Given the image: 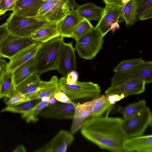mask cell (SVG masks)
Masks as SVG:
<instances>
[{
	"label": "cell",
	"mask_w": 152,
	"mask_h": 152,
	"mask_svg": "<svg viewBox=\"0 0 152 152\" xmlns=\"http://www.w3.org/2000/svg\"><path fill=\"white\" fill-rule=\"evenodd\" d=\"M123 119L102 116L88 118L81 127V132L100 148L113 152H124L127 138L122 129Z\"/></svg>",
	"instance_id": "1"
},
{
	"label": "cell",
	"mask_w": 152,
	"mask_h": 152,
	"mask_svg": "<svg viewBox=\"0 0 152 152\" xmlns=\"http://www.w3.org/2000/svg\"><path fill=\"white\" fill-rule=\"evenodd\" d=\"M64 39L60 36L42 44L34 57L35 73L55 70Z\"/></svg>",
	"instance_id": "2"
},
{
	"label": "cell",
	"mask_w": 152,
	"mask_h": 152,
	"mask_svg": "<svg viewBox=\"0 0 152 152\" xmlns=\"http://www.w3.org/2000/svg\"><path fill=\"white\" fill-rule=\"evenodd\" d=\"M61 90L72 101L93 99L100 96L99 86L91 82L78 81L72 84L66 83L63 77L59 79Z\"/></svg>",
	"instance_id": "3"
},
{
	"label": "cell",
	"mask_w": 152,
	"mask_h": 152,
	"mask_svg": "<svg viewBox=\"0 0 152 152\" xmlns=\"http://www.w3.org/2000/svg\"><path fill=\"white\" fill-rule=\"evenodd\" d=\"M47 21L39 20L35 17L18 16L12 12L6 22L10 34L29 37Z\"/></svg>",
	"instance_id": "4"
},
{
	"label": "cell",
	"mask_w": 152,
	"mask_h": 152,
	"mask_svg": "<svg viewBox=\"0 0 152 152\" xmlns=\"http://www.w3.org/2000/svg\"><path fill=\"white\" fill-rule=\"evenodd\" d=\"M103 37L98 29L94 27L76 41L75 50L80 58L91 60L102 48Z\"/></svg>",
	"instance_id": "5"
},
{
	"label": "cell",
	"mask_w": 152,
	"mask_h": 152,
	"mask_svg": "<svg viewBox=\"0 0 152 152\" xmlns=\"http://www.w3.org/2000/svg\"><path fill=\"white\" fill-rule=\"evenodd\" d=\"M152 115L147 107L142 111L130 117L123 118L121 126L126 138L143 134L148 126H151Z\"/></svg>",
	"instance_id": "6"
},
{
	"label": "cell",
	"mask_w": 152,
	"mask_h": 152,
	"mask_svg": "<svg viewBox=\"0 0 152 152\" xmlns=\"http://www.w3.org/2000/svg\"><path fill=\"white\" fill-rule=\"evenodd\" d=\"M71 10L67 0H44L35 18L40 20L57 23Z\"/></svg>",
	"instance_id": "7"
},
{
	"label": "cell",
	"mask_w": 152,
	"mask_h": 152,
	"mask_svg": "<svg viewBox=\"0 0 152 152\" xmlns=\"http://www.w3.org/2000/svg\"><path fill=\"white\" fill-rule=\"evenodd\" d=\"M140 80L149 84L152 82V62L145 61L130 69L115 72L111 79V86L131 80Z\"/></svg>",
	"instance_id": "8"
},
{
	"label": "cell",
	"mask_w": 152,
	"mask_h": 152,
	"mask_svg": "<svg viewBox=\"0 0 152 152\" xmlns=\"http://www.w3.org/2000/svg\"><path fill=\"white\" fill-rule=\"evenodd\" d=\"M36 42L31 37H24L10 34L0 45V55L10 59L18 53Z\"/></svg>",
	"instance_id": "9"
},
{
	"label": "cell",
	"mask_w": 152,
	"mask_h": 152,
	"mask_svg": "<svg viewBox=\"0 0 152 152\" xmlns=\"http://www.w3.org/2000/svg\"><path fill=\"white\" fill-rule=\"evenodd\" d=\"M77 103H65L58 101L48 105L39 113V117L58 120L72 119L76 106Z\"/></svg>",
	"instance_id": "10"
},
{
	"label": "cell",
	"mask_w": 152,
	"mask_h": 152,
	"mask_svg": "<svg viewBox=\"0 0 152 152\" xmlns=\"http://www.w3.org/2000/svg\"><path fill=\"white\" fill-rule=\"evenodd\" d=\"M75 49L72 42H63L55 70L66 77L70 72L76 69Z\"/></svg>",
	"instance_id": "11"
},
{
	"label": "cell",
	"mask_w": 152,
	"mask_h": 152,
	"mask_svg": "<svg viewBox=\"0 0 152 152\" xmlns=\"http://www.w3.org/2000/svg\"><path fill=\"white\" fill-rule=\"evenodd\" d=\"M74 137L71 132L61 130L48 142L34 151L35 152H65Z\"/></svg>",
	"instance_id": "12"
},
{
	"label": "cell",
	"mask_w": 152,
	"mask_h": 152,
	"mask_svg": "<svg viewBox=\"0 0 152 152\" xmlns=\"http://www.w3.org/2000/svg\"><path fill=\"white\" fill-rule=\"evenodd\" d=\"M146 83L140 80H134L122 82L111 86L104 92L105 95H123L125 97L137 95L144 92Z\"/></svg>",
	"instance_id": "13"
},
{
	"label": "cell",
	"mask_w": 152,
	"mask_h": 152,
	"mask_svg": "<svg viewBox=\"0 0 152 152\" xmlns=\"http://www.w3.org/2000/svg\"><path fill=\"white\" fill-rule=\"evenodd\" d=\"M122 8L106 5L103 15L96 27L104 37L110 31L112 25L119 22L122 16Z\"/></svg>",
	"instance_id": "14"
},
{
	"label": "cell",
	"mask_w": 152,
	"mask_h": 152,
	"mask_svg": "<svg viewBox=\"0 0 152 152\" xmlns=\"http://www.w3.org/2000/svg\"><path fill=\"white\" fill-rule=\"evenodd\" d=\"M124 152H151L152 134L127 138L124 143Z\"/></svg>",
	"instance_id": "15"
},
{
	"label": "cell",
	"mask_w": 152,
	"mask_h": 152,
	"mask_svg": "<svg viewBox=\"0 0 152 152\" xmlns=\"http://www.w3.org/2000/svg\"><path fill=\"white\" fill-rule=\"evenodd\" d=\"M85 19L78 14L77 9L72 10L63 19L57 22L60 36L71 38L72 34L78 25Z\"/></svg>",
	"instance_id": "16"
},
{
	"label": "cell",
	"mask_w": 152,
	"mask_h": 152,
	"mask_svg": "<svg viewBox=\"0 0 152 152\" xmlns=\"http://www.w3.org/2000/svg\"><path fill=\"white\" fill-rule=\"evenodd\" d=\"M61 90L59 79L56 76H53L48 81H42L40 88L31 93L25 95V98L23 101L45 97H53L55 94Z\"/></svg>",
	"instance_id": "17"
},
{
	"label": "cell",
	"mask_w": 152,
	"mask_h": 152,
	"mask_svg": "<svg viewBox=\"0 0 152 152\" xmlns=\"http://www.w3.org/2000/svg\"><path fill=\"white\" fill-rule=\"evenodd\" d=\"M42 44L36 42L18 53L10 59L5 69L12 72L22 64L34 57Z\"/></svg>",
	"instance_id": "18"
},
{
	"label": "cell",
	"mask_w": 152,
	"mask_h": 152,
	"mask_svg": "<svg viewBox=\"0 0 152 152\" xmlns=\"http://www.w3.org/2000/svg\"><path fill=\"white\" fill-rule=\"evenodd\" d=\"M44 0H16L12 10L15 14L35 17Z\"/></svg>",
	"instance_id": "19"
},
{
	"label": "cell",
	"mask_w": 152,
	"mask_h": 152,
	"mask_svg": "<svg viewBox=\"0 0 152 152\" xmlns=\"http://www.w3.org/2000/svg\"><path fill=\"white\" fill-rule=\"evenodd\" d=\"M60 36L57 23L47 21L31 37L36 42L44 43Z\"/></svg>",
	"instance_id": "20"
},
{
	"label": "cell",
	"mask_w": 152,
	"mask_h": 152,
	"mask_svg": "<svg viewBox=\"0 0 152 152\" xmlns=\"http://www.w3.org/2000/svg\"><path fill=\"white\" fill-rule=\"evenodd\" d=\"M90 112L91 117L102 116L103 114L112 105L109 95H101L91 100L85 102Z\"/></svg>",
	"instance_id": "21"
},
{
	"label": "cell",
	"mask_w": 152,
	"mask_h": 152,
	"mask_svg": "<svg viewBox=\"0 0 152 152\" xmlns=\"http://www.w3.org/2000/svg\"><path fill=\"white\" fill-rule=\"evenodd\" d=\"M90 117V111L86 103L82 104L77 103L72 118L71 133L72 134L76 133Z\"/></svg>",
	"instance_id": "22"
},
{
	"label": "cell",
	"mask_w": 152,
	"mask_h": 152,
	"mask_svg": "<svg viewBox=\"0 0 152 152\" xmlns=\"http://www.w3.org/2000/svg\"><path fill=\"white\" fill-rule=\"evenodd\" d=\"M34 57L22 64L12 71L13 81L16 87L35 73Z\"/></svg>",
	"instance_id": "23"
},
{
	"label": "cell",
	"mask_w": 152,
	"mask_h": 152,
	"mask_svg": "<svg viewBox=\"0 0 152 152\" xmlns=\"http://www.w3.org/2000/svg\"><path fill=\"white\" fill-rule=\"evenodd\" d=\"M80 16L88 21H99L102 16L104 8L90 2L79 5L76 9Z\"/></svg>",
	"instance_id": "24"
},
{
	"label": "cell",
	"mask_w": 152,
	"mask_h": 152,
	"mask_svg": "<svg viewBox=\"0 0 152 152\" xmlns=\"http://www.w3.org/2000/svg\"><path fill=\"white\" fill-rule=\"evenodd\" d=\"M42 81L39 75L35 73L17 86L16 90L23 94H29L38 90L41 86Z\"/></svg>",
	"instance_id": "25"
},
{
	"label": "cell",
	"mask_w": 152,
	"mask_h": 152,
	"mask_svg": "<svg viewBox=\"0 0 152 152\" xmlns=\"http://www.w3.org/2000/svg\"><path fill=\"white\" fill-rule=\"evenodd\" d=\"M16 90L12 72L4 70L0 79V99L9 98Z\"/></svg>",
	"instance_id": "26"
},
{
	"label": "cell",
	"mask_w": 152,
	"mask_h": 152,
	"mask_svg": "<svg viewBox=\"0 0 152 152\" xmlns=\"http://www.w3.org/2000/svg\"><path fill=\"white\" fill-rule=\"evenodd\" d=\"M41 101V99H37L20 102L13 104L7 105L2 109L1 111L23 114L30 110Z\"/></svg>",
	"instance_id": "27"
},
{
	"label": "cell",
	"mask_w": 152,
	"mask_h": 152,
	"mask_svg": "<svg viewBox=\"0 0 152 152\" xmlns=\"http://www.w3.org/2000/svg\"><path fill=\"white\" fill-rule=\"evenodd\" d=\"M145 101L142 99L125 107H120L118 111L122 114L123 118H127L142 111L147 107Z\"/></svg>",
	"instance_id": "28"
},
{
	"label": "cell",
	"mask_w": 152,
	"mask_h": 152,
	"mask_svg": "<svg viewBox=\"0 0 152 152\" xmlns=\"http://www.w3.org/2000/svg\"><path fill=\"white\" fill-rule=\"evenodd\" d=\"M134 10L132 26L139 20L140 17L148 10L152 9V0H133Z\"/></svg>",
	"instance_id": "29"
},
{
	"label": "cell",
	"mask_w": 152,
	"mask_h": 152,
	"mask_svg": "<svg viewBox=\"0 0 152 152\" xmlns=\"http://www.w3.org/2000/svg\"><path fill=\"white\" fill-rule=\"evenodd\" d=\"M49 103L41 101L30 110L22 114V118L27 123L37 122L39 119V113L44 108L48 105Z\"/></svg>",
	"instance_id": "30"
},
{
	"label": "cell",
	"mask_w": 152,
	"mask_h": 152,
	"mask_svg": "<svg viewBox=\"0 0 152 152\" xmlns=\"http://www.w3.org/2000/svg\"><path fill=\"white\" fill-rule=\"evenodd\" d=\"M94 27L89 21L84 19L78 25L73 32L71 38L74 39L76 42L88 33Z\"/></svg>",
	"instance_id": "31"
},
{
	"label": "cell",
	"mask_w": 152,
	"mask_h": 152,
	"mask_svg": "<svg viewBox=\"0 0 152 152\" xmlns=\"http://www.w3.org/2000/svg\"><path fill=\"white\" fill-rule=\"evenodd\" d=\"M145 61L141 59L135 58L123 60L118 64L113 71L114 73L124 71L134 67Z\"/></svg>",
	"instance_id": "32"
},
{
	"label": "cell",
	"mask_w": 152,
	"mask_h": 152,
	"mask_svg": "<svg viewBox=\"0 0 152 152\" xmlns=\"http://www.w3.org/2000/svg\"><path fill=\"white\" fill-rule=\"evenodd\" d=\"M134 10V3L133 0H130L122 8V17L128 26H132Z\"/></svg>",
	"instance_id": "33"
},
{
	"label": "cell",
	"mask_w": 152,
	"mask_h": 152,
	"mask_svg": "<svg viewBox=\"0 0 152 152\" xmlns=\"http://www.w3.org/2000/svg\"><path fill=\"white\" fill-rule=\"evenodd\" d=\"M25 98V95L19 92L16 90L9 97L6 102L5 104L7 105L13 104L23 101Z\"/></svg>",
	"instance_id": "34"
},
{
	"label": "cell",
	"mask_w": 152,
	"mask_h": 152,
	"mask_svg": "<svg viewBox=\"0 0 152 152\" xmlns=\"http://www.w3.org/2000/svg\"><path fill=\"white\" fill-rule=\"evenodd\" d=\"M54 98L58 101L65 103H72L73 102L68 96L61 90L56 93L54 95Z\"/></svg>",
	"instance_id": "35"
},
{
	"label": "cell",
	"mask_w": 152,
	"mask_h": 152,
	"mask_svg": "<svg viewBox=\"0 0 152 152\" xmlns=\"http://www.w3.org/2000/svg\"><path fill=\"white\" fill-rule=\"evenodd\" d=\"M10 34L6 22L0 26V45Z\"/></svg>",
	"instance_id": "36"
},
{
	"label": "cell",
	"mask_w": 152,
	"mask_h": 152,
	"mask_svg": "<svg viewBox=\"0 0 152 152\" xmlns=\"http://www.w3.org/2000/svg\"><path fill=\"white\" fill-rule=\"evenodd\" d=\"M78 74L76 70L72 71L69 73L65 77L66 82L68 84H72L77 81Z\"/></svg>",
	"instance_id": "37"
},
{
	"label": "cell",
	"mask_w": 152,
	"mask_h": 152,
	"mask_svg": "<svg viewBox=\"0 0 152 152\" xmlns=\"http://www.w3.org/2000/svg\"><path fill=\"white\" fill-rule=\"evenodd\" d=\"M16 0H3L5 8L7 11L13 10Z\"/></svg>",
	"instance_id": "38"
},
{
	"label": "cell",
	"mask_w": 152,
	"mask_h": 152,
	"mask_svg": "<svg viewBox=\"0 0 152 152\" xmlns=\"http://www.w3.org/2000/svg\"><path fill=\"white\" fill-rule=\"evenodd\" d=\"M106 5L123 8L124 7L122 3V0H103Z\"/></svg>",
	"instance_id": "39"
},
{
	"label": "cell",
	"mask_w": 152,
	"mask_h": 152,
	"mask_svg": "<svg viewBox=\"0 0 152 152\" xmlns=\"http://www.w3.org/2000/svg\"><path fill=\"white\" fill-rule=\"evenodd\" d=\"M152 18V9H150L144 12L139 18V20H143Z\"/></svg>",
	"instance_id": "40"
},
{
	"label": "cell",
	"mask_w": 152,
	"mask_h": 152,
	"mask_svg": "<svg viewBox=\"0 0 152 152\" xmlns=\"http://www.w3.org/2000/svg\"><path fill=\"white\" fill-rule=\"evenodd\" d=\"M70 5L71 10L77 9L79 5L77 4L74 0H67Z\"/></svg>",
	"instance_id": "41"
},
{
	"label": "cell",
	"mask_w": 152,
	"mask_h": 152,
	"mask_svg": "<svg viewBox=\"0 0 152 152\" xmlns=\"http://www.w3.org/2000/svg\"><path fill=\"white\" fill-rule=\"evenodd\" d=\"M6 11L4 6L3 0H0V16L4 15Z\"/></svg>",
	"instance_id": "42"
},
{
	"label": "cell",
	"mask_w": 152,
	"mask_h": 152,
	"mask_svg": "<svg viewBox=\"0 0 152 152\" xmlns=\"http://www.w3.org/2000/svg\"><path fill=\"white\" fill-rule=\"evenodd\" d=\"M26 150L24 146L22 145H18L13 151V152H26Z\"/></svg>",
	"instance_id": "43"
},
{
	"label": "cell",
	"mask_w": 152,
	"mask_h": 152,
	"mask_svg": "<svg viewBox=\"0 0 152 152\" xmlns=\"http://www.w3.org/2000/svg\"><path fill=\"white\" fill-rule=\"evenodd\" d=\"M7 63L4 59L0 58V69H5Z\"/></svg>",
	"instance_id": "44"
},
{
	"label": "cell",
	"mask_w": 152,
	"mask_h": 152,
	"mask_svg": "<svg viewBox=\"0 0 152 152\" xmlns=\"http://www.w3.org/2000/svg\"><path fill=\"white\" fill-rule=\"evenodd\" d=\"M120 26L118 22H116L114 23L112 26L110 31L113 32H115L116 29H118L119 28Z\"/></svg>",
	"instance_id": "45"
},
{
	"label": "cell",
	"mask_w": 152,
	"mask_h": 152,
	"mask_svg": "<svg viewBox=\"0 0 152 152\" xmlns=\"http://www.w3.org/2000/svg\"><path fill=\"white\" fill-rule=\"evenodd\" d=\"M58 101L54 98V97H52L50 98L48 105L53 104L56 103Z\"/></svg>",
	"instance_id": "46"
},
{
	"label": "cell",
	"mask_w": 152,
	"mask_h": 152,
	"mask_svg": "<svg viewBox=\"0 0 152 152\" xmlns=\"http://www.w3.org/2000/svg\"><path fill=\"white\" fill-rule=\"evenodd\" d=\"M130 0H122V3L123 5L124 6Z\"/></svg>",
	"instance_id": "47"
},
{
	"label": "cell",
	"mask_w": 152,
	"mask_h": 152,
	"mask_svg": "<svg viewBox=\"0 0 152 152\" xmlns=\"http://www.w3.org/2000/svg\"><path fill=\"white\" fill-rule=\"evenodd\" d=\"M4 69H0V79L1 78V77L3 72V71Z\"/></svg>",
	"instance_id": "48"
}]
</instances>
